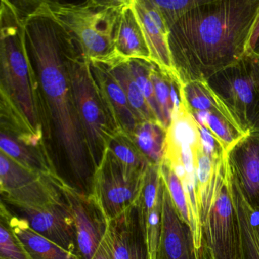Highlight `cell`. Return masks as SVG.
I'll return each instance as SVG.
<instances>
[{"mask_svg": "<svg viewBox=\"0 0 259 259\" xmlns=\"http://www.w3.org/2000/svg\"><path fill=\"white\" fill-rule=\"evenodd\" d=\"M30 60L41 94L46 128L49 119L56 149L51 156L54 178L63 186L94 195L96 167L74 101L65 54V32L40 6L20 10Z\"/></svg>", "mask_w": 259, "mask_h": 259, "instance_id": "obj_1", "label": "cell"}, {"mask_svg": "<svg viewBox=\"0 0 259 259\" xmlns=\"http://www.w3.org/2000/svg\"><path fill=\"white\" fill-rule=\"evenodd\" d=\"M259 0H198L169 27L168 45L182 84L204 81L248 51Z\"/></svg>", "mask_w": 259, "mask_h": 259, "instance_id": "obj_2", "label": "cell"}, {"mask_svg": "<svg viewBox=\"0 0 259 259\" xmlns=\"http://www.w3.org/2000/svg\"><path fill=\"white\" fill-rule=\"evenodd\" d=\"M1 101L14 109L31 131L45 139V117L35 70L30 60L25 25L14 3H1Z\"/></svg>", "mask_w": 259, "mask_h": 259, "instance_id": "obj_3", "label": "cell"}, {"mask_svg": "<svg viewBox=\"0 0 259 259\" xmlns=\"http://www.w3.org/2000/svg\"><path fill=\"white\" fill-rule=\"evenodd\" d=\"M127 0L43 1L44 11L76 40L91 62L111 64L120 60L115 46L116 26Z\"/></svg>", "mask_w": 259, "mask_h": 259, "instance_id": "obj_4", "label": "cell"}, {"mask_svg": "<svg viewBox=\"0 0 259 259\" xmlns=\"http://www.w3.org/2000/svg\"><path fill=\"white\" fill-rule=\"evenodd\" d=\"M65 54L72 93L86 143L95 167L104 158L116 128L86 57L79 45L66 31ZM97 171V170H96Z\"/></svg>", "mask_w": 259, "mask_h": 259, "instance_id": "obj_5", "label": "cell"}, {"mask_svg": "<svg viewBox=\"0 0 259 259\" xmlns=\"http://www.w3.org/2000/svg\"><path fill=\"white\" fill-rule=\"evenodd\" d=\"M204 82L239 131L251 132L259 120V85L251 55L245 54Z\"/></svg>", "mask_w": 259, "mask_h": 259, "instance_id": "obj_6", "label": "cell"}, {"mask_svg": "<svg viewBox=\"0 0 259 259\" xmlns=\"http://www.w3.org/2000/svg\"><path fill=\"white\" fill-rule=\"evenodd\" d=\"M201 248L210 259H239L237 222L227 159L214 199L203 225Z\"/></svg>", "mask_w": 259, "mask_h": 259, "instance_id": "obj_7", "label": "cell"}, {"mask_svg": "<svg viewBox=\"0 0 259 259\" xmlns=\"http://www.w3.org/2000/svg\"><path fill=\"white\" fill-rule=\"evenodd\" d=\"M145 174L125 166L110 150H106L102 162L95 172L94 196L108 221L137 201Z\"/></svg>", "mask_w": 259, "mask_h": 259, "instance_id": "obj_8", "label": "cell"}, {"mask_svg": "<svg viewBox=\"0 0 259 259\" xmlns=\"http://www.w3.org/2000/svg\"><path fill=\"white\" fill-rule=\"evenodd\" d=\"M1 205L11 214L26 221L36 233L79 258L75 221L64 195L61 199L40 207L4 199H1Z\"/></svg>", "mask_w": 259, "mask_h": 259, "instance_id": "obj_9", "label": "cell"}, {"mask_svg": "<svg viewBox=\"0 0 259 259\" xmlns=\"http://www.w3.org/2000/svg\"><path fill=\"white\" fill-rule=\"evenodd\" d=\"M1 199L31 207L47 205L63 197L60 184L49 176L25 169L0 152Z\"/></svg>", "mask_w": 259, "mask_h": 259, "instance_id": "obj_10", "label": "cell"}, {"mask_svg": "<svg viewBox=\"0 0 259 259\" xmlns=\"http://www.w3.org/2000/svg\"><path fill=\"white\" fill-rule=\"evenodd\" d=\"M75 221L80 259H92L105 237L108 220L94 195L60 184Z\"/></svg>", "mask_w": 259, "mask_h": 259, "instance_id": "obj_11", "label": "cell"}, {"mask_svg": "<svg viewBox=\"0 0 259 259\" xmlns=\"http://www.w3.org/2000/svg\"><path fill=\"white\" fill-rule=\"evenodd\" d=\"M104 241L111 259H150L138 200L120 214L109 220Z\"/></svg>", "mask_w": 259, "mask_h": 259, "instance_id": "obj_12", "label": "cell"}, {"mask_svg": "<svg viewBox=\"0 0 259 259\" xmlns=\"http://www.w3.org/2000/svg\"><path fill=\"white\" fill-rule=\"evenodd\" d=\"M156 259H208L198 251L193 235L177 212L165 185L163 192V221Z\"/></svg>", "mask_w": 259, "mask_h": 259, "instance_id": "obj_13", "label": "cell"}, {"mask_svg": "<svg viewBox=\"0 0 259 259\" xmlns=\"http://www.w3.org/2000/svg\"><path fill=\"white\" fill-rule=\"evenodd\" d=\"M232 177L240 186L247 201L259 205V132H250L226 154Z\"/></svg>", "mask_w": 259, "mask_h": 259, "instance_id": "obj_14", "label": "cell"}, {"mask_svg": "<svg viewBox=\"0 0 259 259\" xmlns=\"http://www.w3.org/2000/svg\"><path fill=\"white\" fill-rule=\"evenodd\" d=\"M164 188L160 166L151 163L144 176L143 185L138 198L148 240L150 259L157 258L163 221Z\"/></svg>", "mask_w": 259, "mask_h": 259, "instance_id": "obj_15", "label": "cell"}, {"mask_svg": "<svg viewBox=\"0 0 259 259\" xmlns=\"http://www.w3.org/2000/svg\"><path fill=\"white\" fill-rule=\"evenodd\" d=\"M131 3L149 50L151 61L168 75L178 78L168 45L169 31L161 13L151 0H131Z\"/></svg>", "mask_w": 259, "mask_h": 259, "instance_id": "obj_16", "label": "cell"}, {"mask_svg": "<svg viewBox=\"0 0 259 259\" xmlns=\"http://www.w3.org/2000/svg\"><path fill=\"white\" fill-rule=\"evenodd\" d=\"M90 63L94 76L116 128L132 137L140 122L130 105L125 92L107 65L91 61Z\"/></svg>", "mask_w": 259, "mask_h": 259, "instance_id": "obj_17", "label": "cell"}, {"mask_svg": "<svg viewBox=\"0 0 259 259\" xmlns=\"http://www.w3.org/2000/svg\"><path fill=\"white\" fill-rule=\"evenodd\" d=\"M230 176L239 235V259H259V205L253 207L248 203L230 172Z\"/></svg>", "mask_w": 259, "mask_h": 259, "instance_id": "obj_18", "label": "cell"}, {"mask_svg": "<svg viewBox=\"0 0 259 259\" xmlns=\"http://www.w3.org/2000/svg\"><path fill=\"white\" fill-rule=\"evenodd\" d=\"M115 46L117 54L123 60L151 61L149 50L132 7L131 0H127L121 10L115 34Z\"/></svg>", "mask_w": 259, "mask_h": 259, "instance_id": "obj_19", "label": "cell"}, {"mask_svg": "<svg viewBox=\"0 0 259 259\" xmlns=\"http://www.w3.org/2000/svg\"><path fill=\"white\" fill-rule=\"evenodd\" d=\"M1 218L8 223L31 259H79L32 230L26 221L1 205Z\"/></svg>", "mask_w": 259, "mask_h": 259, "instance_id": "obj_20", "label": "cell"}, {"mask_svg": "<svg viewBox=\"0 0 259 259\" xmlns=\"http://www.w3.org/2000/svg\"><path fill=\"white\" fill-rule=\"evenodd\" d=\"M151 77L159 110V122L168 130L174 112L181 104L182 84L178 78L168 75L157 64L151 63Z\"/></svg>", "mask_w": 259, "mask_h": 259, "instance_id": "obj_21", "label": "cell"}, {"mask_svg": "<svg viewBox=\"0 0 259 259\" xmlns=\"http://www.w3.org/2000/svg\"><path fill=\"white\" fill-rule=\"evenodd\" d=\"M0 148L2 152L25 169L40 175L54 177L47 150L28 146L2 131Z\"/></svg>", "mask_w": 259, "mask_h": 259, "instance_id": "obj_22", "label": "cell"}, {"mask_svg": "<svg viewBox=\"0 0 259 259\" xmlns=\"http://www.w3.org/2000/svg\"><path fill=\"white\" fill-rule=\"evenodd\" d=\"M166 133L157 121H143L138 124L132 139L150 163L160 166L166 154Z\"/></svg>", "mask_w": 259, "mask_h": 259, "instance_id": "obj_23", "label": "cell"}, {"mask_svg": "<svg viewBox=\"0 0 259 259\" xmlns=\"http://www.w3.org/2000/svg\"><path fill=\"white\" fill-rule=\"evenodd\" d=\"M106 65L108 66L112 75L125 92L130 105L131 106L139 122L157 121L140 89L135 81L128 69L126 60L120 59L112 64Z\"/></svg>", "mask_w": 259, "mask_h": 259, "instance_id": "obj_24", "label": "cell"}, {"mask_svg": "<svg viewBox=\"0 0 259 259\" xmlns=\"http://www.w3.org/2000/svg\"><path fill=\"white\" fill-rule=\"evenodd\" d=\"M190 113L200 126L208 130L219 141L226 153L245 136L224 112H192Z\"/></svg>", "mask_w": 259, "mask_h": 259, "instance_id": "obj_25", "label": "cell"}, {"mask_svg": "<svg viewBox=\"0 0 259 259\" xmlns=\"http://www.w3.org/2000/svg\"><path fill=\"white\" fill-rule=\"evenodd\" d=\"M107 149L125 166L145 172L149 160L139 151L131 136L123 132H116L109 142Z\"/></svg>", "mask_w": 259, "mask_h": 259, "instance_id": "obj_26", "label": "cell"}, {"mask_svg": "<svg viewBox=\"0 0 259 259\" xmlns=\"http://www.w3.org/2000/svg\"><path fill=\"white\" fill-rule=\"evenodd\" d=\"M180 95L182 103L190 113L222 111L227 114L204 81H191L182 84Z\"/></svg>", "mask_w": 259, "mask_h": 259, "instance_id": "obj_27", "label": "cell"}, {"mask_svg": "<svg viewBox=\"0 0 259 259\" xmlns=\"http://www.w3.org/2000/svg\"><path fill=\"white\" fill-rule=\"evenodd\" d=\"M152 61L131 59L126 63L136 84L148 102L151 111L159 122V110L154 94V84L151 77V66Z\"/></svg>", "mask_w": 259, "mask_h": 259, "instance_id": "obj_28", "label": "cell"}, {"mask_svg": "<svg viewBox=\"0 0 259 259\" xmlns=\"http://www.w3.org/2000/svg\"><path fill=\"white\" fill-rule=\"evenodd\" d=\"M160 170L177 212L180 218L191 227L190 214L188 209L183 185L180 178L165 158L160 163Z\"/></svg>", "mask_w": 259, "mask_h": 259, "instance_id": "obj_29", "label": "cell"}, {"mask_svg": "<svg viewBox=\"0 0 259 259\" xmlns=\"http://www.w3.org/2000/svg\"><path fill=\"white\" fill-rule=\"evenodd\" d=\"M0 259H31L3 218L0 220Z\"/></svg>", "mask_w": 259, "mask_h": 259, "instance_id": "obj_30", "label": "cell"}, {"mask_svg": "<svg viewBox=\"0 0 259 259\" xmlns=\"http://www.w3.org/2000/svg\"><path fill=\"white\" fill-rule=\"evenodd\" d=\"M153 4L161 13L167 29L185 13L193 8L198 0H151Z\"/></svg>", "mask_w": 259, "mask_h": 259, "instance_id": "obj_31", "label": "cell"}, {"mask_svg": "<svg viewBox=\"0 0 259 259\" xmlns=\"http://www.w3.org/2000/svg\"><path fill=\"white\" fill-rule=\"evenodd\" d=\"M92 259H111L108 248L104 240L101 242L99 248H98Z\"/></svg>", "mask_w": 259, "mask_h": 259, "instance_id": "obj_32", "label": "cell"}, {"mask_svg": "<svg viewBox=\"0 0 259 259\" xmlns=\"http://www.w3.org/2000/svg\"><path fill=\"white\" fill-rule=\"evenodd\" d=\"M248 54V53H247ZM252 58L253 66H254V75H255L256 79H257V84L259 85V55H254V54H249Z\"/></svg>", "mask_w": 259, "mask_h": 259, "instance_id": "obj_33", "label": "cell"}, {"mask_svg": "<svg viewBox=\"0 0 259 259\" xmlns=\"http://www.w3.org/2000/svg\"><path fill=\"white\" fill-rule=\"evenodd\" d=\"M259 35V17L256 22L255 26H254V31H253L252 34H251V40L249 42V47H248V51L251 49V47L254 45L255 40H257V37ZM248 53V52H247Z\"/></svg>", "mask_w": 259, "mask_h": 259, "instance_id": "obj_34", "label": "cell"}, {"mask_svg": "<svg viewBox=\"0 0 259 259\" xmlns=\"http://www.w3.org/2000/svg\"><path fill=\"white\" fill-rule=\"evenodd\" d=\"M248 54H254V55H259V35L257 40L254 42L251 49L248 51Z\"/></svg>", "mask_w": 259, "mask_h": 259, "instance_id": "obj_35", "label": "cell"}, {"mask_svg": "<svg viewBox=\"0 0 259 259\" xmlns=\"http://www.w3.org/2000/svg\"><path fill=\"white\" fill-rule=\"evenodd\" d=\"M251 132H259V120L257 121V123L255 124Z\"/></svg>", "mask_w": 259, "mask_h": 259, "instance_id": "obj_36", "label": "cell"}]
</instances>
